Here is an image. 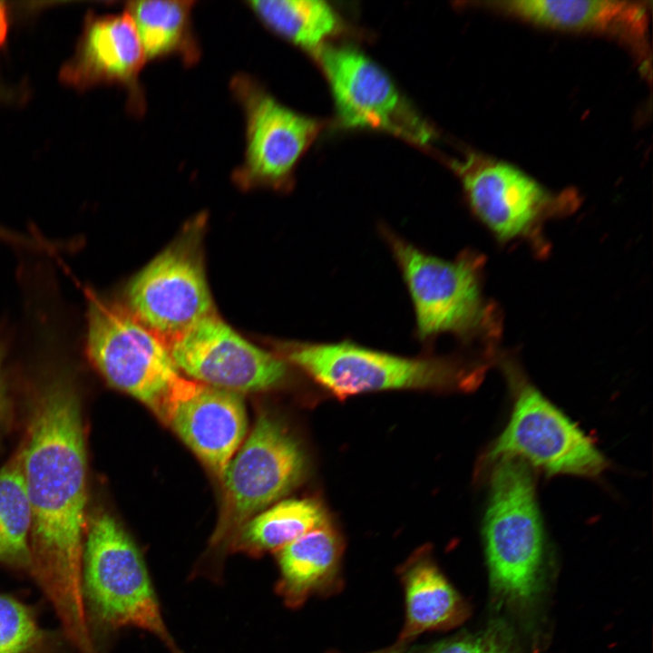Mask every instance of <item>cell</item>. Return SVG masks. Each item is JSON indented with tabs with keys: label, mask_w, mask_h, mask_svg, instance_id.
<instances>
[{
	"label": "cell",
	"mask_w": 653,
	"mask_h": 653,
	"mask_svg": "<svg viewBox=\"0 0 653 653\" xmlns=\"http://www.w3.org/2000/svg\"><path fill=\"white\" fill-rule=\"evenodd\" d=\"M454 168L471 209L502 240L529 232L554 204L541 184L506 162L471 154Z\"/></svg>",
	"instance_id": "5bb4252c"
},
{
	"label": "cell",
	"mask_w": 653,
	"mask_h": 653,
	"mask_svg": "<svg viewBox=\"0 0 653 653\" xmlns=\"http://www.w3.org/2000/svg\"><path fill=\"white\" fill-rule=\"evenodd\" d=\"M59 638L42 627L30 606L0 593V653H55Z\"/></svg>",
	"instance_id": "603a6c76"
},
{
	"label": "cell",
	"mask_w": 653,
	"mask_h": 653,
	"mask_svg": "<svg viewBox=\"0 0 653 653\" xmlns=\"http://www.w3.org/2000/svg\"><path fill=\"white\" fill-rule=\"evenodd\" d=\"M4 350L0 341V435L10 427L13 419V405L3 375Z\"/></svg>",
	"instance_id": "d4e9b609"
},
{
	"label": "cell",
	"mask_w": 653,
	"mask_h": 653,
	"mask_svg": "<svg viewBox=\"0 0 653 653\" xmlns=\"http://www.w3.org/2000/svg\"><path fill=\"white\" fill-rule=\"evenodd\" d=\"M205 221L203 214L190 220L125 288L123 306L167 346L216 313L203 260Z\"/></svg>",
	"instance_id": "8992f818"
},
{
	"label": "cell",
	"mask_w": 653,
	"mask_h": 653,
	"mask_svg": "<svg viewBox=\"0 0 653 653\" xmlns=\"http://www.w3.org/2000/svg\"><path fill=\"white\" fill-rule=\"evenodd\" d=\"M8 18L7 9L4 2L0 1V48L4 44L7 35Z\"/></svg>",
	"instance_id": "484cf974"
},
{
	"label": "cell",
	"mask_w": 653,
	"mask_h": 653,
	"mask_svg": "<svg viewBox=\"0 0 653 653\" xmlns=\"http://www.w3.org/2000/svg\"><path fill=\"white\" fill-rule=\"evenodd\" d=\"M315 54L343 126L384 131L417 144L431 141L429 125L406 102L390 76L363 52L325 44Z\"/></svg>",
	"instance_id": "8fae6325"
},
{
	"label": "cell",
	"mask_w": 653,
	"mask_h": 653,
	"mask_svg": "<svg viewBox=\"0 0 653 653\" xmlns=\"http://www.w3.org/2000/svg\"><path fill=\"white\" fill-rule=\"evenodd\" d=\"M246 5L269 30L316 53L339 29L335 9L320 0H251Z\"/></svg>",
	"instance_id": "44dd1931"
},
{
	"label": "cell",
	"mask_w": 653,
	"mask_h": 653,
	"mask_svg": "<svg viewBox=\"0 0 653 653\" xmlns=\"http://www.w3.org/2000/svg\"><path fill=\"white\" fill-rule=\"evenodd\" d=\"M482 531L494 590L508 600L529 599L537 587L544 531L531 468L523 461L493 463Z\"/></svg>",
	"instance_id": "5b68a950"
},
{
	"label": "cell",
	"mask_w": 653,
	"mask_h": 653,
	"mask_svg": "<svg viewBox=\"0 0 653 653\" xmlns=\"http://www.w3.org/2000/svg\"><path fill=\"white\" fill-rule=\"evenodd\" d=\"M31 516L18 450L0 468V566L31 577Z\"/></svg>",
	"instance_id": "7402d4cb"
},
{
	"label": "cell",
	"mask_w": 653,
	"mask_h": 653,
	"mask_svg": "<svg viewBox=\"0 0 653 653\" xmlns=\"http://www.w3.org/2000/svg\"><path fill=\"white\" fill-rule=\"evenodd\" d=\"M278 552L276 592L288 608L300 607L311 595L340 581L343 542L326 523L302 535Z\"/></svg>",
	"instance_id": "e0dca14e"
},
{
	"label": "cell",
	"mask_w": 653,
	"mask_h": 653,
	"mask_svg": "<svg viewBox=\"0 0 653 653\" xmlns=\"http://www.w3.org/2000/svg\"><path fill=\"white\" fill-rule=\"evenodd\" d=\"M192 0L130 1L125 11L136 27L147 60L178 57L194 65L201 55L192 25Z\"/></svg>",
	"instance_id": "d6986e66"
},
{
	"label": "cell",
	"mask_w": 653,
	"mask_h": 653,
	"mask_svg": "<svg viewBox=\"0 0 653 653\" xmlns=\"http://www.w3.org/2000/svg\"><path fill=\"white\" fill-rule=\"evenodd\" d=\"M417 653H512L508 646L492 635L451 638Z\"/></svg>",
	"instance_id": "cb8c5ba5"
},
{
	"label": "cell",
	"mask_w": 653,
	"mask_h": 653,
	"mask_svg": "<svg viewBox=\"0 0 653 653\" xmlns=\"http://www.w3.org/2000/svg\"><path fill=\"white\" fill-rule=\"evenodd\" d=\"M87 354L114 388L159 417L181 377L165 342L121 304L87 293Z\"/></svg>",
	"instance_id": "52a82bcc"
},
{
	"label": "cell",
	"mask_w": 653,
	"mask_h": 653,
	"mask_svg": "<svg viewBox=\"0 0 653 653\" xmlns=\"http://www.w3.org/2000/svg\"><path fill=\"white\" fill-rule=\"evenodd\" d=\"M407 643L403 642L401 640H397L395 644L392 646H389L385 648L380 649L375 652L372 653H404L405 651Z\"/></svg>",
	"instance_id": "83f0119b"
},
{
	"label": "cell",
	"mask_w": 653,
	"mask_h": 653,
	"mask_svg": "<svg viewBox=\"0 0 653 653\" xmlns=\"http://www.w3.org/2000/svg\"><path fill=\"white\" fill-rule=\"evenodd\" d=\"M87 625L95 634L137 628L157 638L171 653H184L164 621L143 557L110 513L88 517L81 575Z\"/></svg>",
	"instance_id": "7a4b0ae2"
},
{
	"label": "cell",
	"mask_w": 653,
	"mask_h": 653,
	"mask_svg": "<svg viewBox=\"0 0 653 653\" xmlns=\"http://www.w3.org/2000/svg\"><path fill=\"white\" fill-rule=\"evenodd\" d=\"M160 418L221 478L247 431L239 394L180 377Z\"/></svg>",
	"instance_id": "4fadbf2b"
},
{
	"label": "cell",
	"mask_w": 653,
	"mask_h": 653,
	"mask_svg": "<svg viewBox=\"0 0 653 653\" xmlns=\"http://www.w3.org/2000/svg\"><path fill=\"white\" fill-rule=\"evenodd\" d=\"M509 377L514 389L512 414L484 463L515 458L550 476H599L609 463L591 438L533 385L513 373Z\"/></svg>",
	"instance_id": "9c48e42d"
},
{
	"label": "cell",
	"mask_w": 653,
	"mask_h": 653,
	"mask_svg": "<svg viewBox=\"0 0 653 653\" xmlns=\"http://www.w3.org/2000/svg\"><path fill=\"white\" fill-rule=\"evenodd\" d=\"M168 348L178 369L190 379L237 394L275 387L288 375L283 358L249 343L217 312L194 324Z\"/></svg>",
	"instance_id": "7c38bea8"
},
{
	"label": "cell",
	"mask_w": 653,
	"mask_h": 653,
	"mask_svg": "<svg viewBox=\"0 0 653 653\" xmlns=\"http://www.w3.org/2000/svg\"><path fill=\"white\" fill-rule=\"evenodd\" d=\"M229 88L244 114L246 141L233 181L246 190L289 189L295 168L318 134L320 122L285 106L247 73L233 75Z\"/></svg>",
	"instance_id": "30bf717a"
},
{
	"label": "cell",
	"mask_w": 653,
	"mask_h": 653,
	"mask_svg": "<svg viewBox=\"0 0 653 653\" xmlns=\"http://www.w3.org/2000/svg\"><path fill=\"white\" fill-rule=\"evenodd\" d=\"M399 573L406 612L399 640L408 644L425 631L451 628L463 619V602L439 570L428 550L414 552Z\"/></svg>",
	"instance_id": "ac0fdd59"
},
{
	"label": "cell",
	"mask_w": 653,
	"mask_h": 653,
	"mask_svg": "<svg viewBox=\"0 0 653 653\" xmlns=\"http://www.w3.org/2000/svg\"><path fill=\"white\" fill-rule=\"evenodd\" d=\"M328 523L313 499H289L253 516L239 531L231 548L252 556L278 551L307 532Z\"/></svg>",
	"instance_id": "ffe728a7"
},
{
	"label": "cell",
	"mask_w": 653,
	"mask_h": 653,
	"mask_svg": "<svg viewBox=\"0 0 653 653\" xmlns=\"http://www.w3.org/2000/svg\"><path fill=\"white\" fill-rule=\"evenodd\" d=\"M307 471L305 452L281 422L261 414L236 452L222 480V504L207 557L190 579H223L222 559L240 528L256 513L294 489Z\"/></svg>",
	"instance_id": "3957f363"
},
{
	"label": "cell",
	"mask_w": 653,
	"mask_h": 653,
	"mask_svg": "<svg viewBox=\"0 0 653 653\" xmlns=\"http://www.w3.org/2000/svg\"><path fill=\"white\" fill-rule=\"evenodd\" d=\"M277 355L338 396L393 389L466 390L481 369L445 356L405 357L348 340L283 341Z\"/></svg>",
	"instance_id": "277c9868"
},
{
	"label": "cell",
	"mask_w": 653,
	"mask_h": 653,
	"mask_svg": "<svg viewBox=\"0 0 653 653\" xmlns=\"http://www.w3.org/2000/svg\"><path fill=\"white\" fill-rule=\"evenodd\" d=\"M407 287L415 335L428 343L441 334L466 337L483 326L479 261L472 254L445 260L417 248L385 225L379 227Z\"/></svg>",
	"instance_id": "ba28073f"
},
{
	"label": "cell",
	"mask_w": 653,
	"mask_h": 653,
	"mask_svg": "<svg viewBox=\"0 0 653 653\" xmlns=\"http://www.w3.org/2000/svg\"><path fill=\"white\" fill-rule=\"evenodd\" d=\"M0 239H4L5 240L15 242V243H31L32 241L28 239H25L20 235L15 234L12 231H9L0 226Z\"/></svg>",
	"instance_id": "4316f807"
},
{
	"label": "cell",
	"mask_w": 653,
	"mask_h": 653,
	"mask_svg": "<svg viewBox=\"0 0 653 653\" xmlns=\"http://www.w3.org/2000/svg\"><path fill=\"white\" fill-rule=\"evenodd\" d=\"M495 9L546 27L608 34L645 52V3L613 0H512L489 2Z\"/></svg>",
	"instance_id": "2e32d148"
},
{
	"label": "cell",
	"mask_w": 653,
	"mask_h": 653,
	"mask_svg": "<svg viewBox=\"0 0 653 653\" xmlns=\"http://www.w3.org/2000/svg\"><path fill=\"white\" fill-rule=\"evenodd\" d=\"M18 452L31 516V578L66 640L85 653L92 647L81 587L87 455L79 394L66 375L49 376L35 391Z\"/></svg>",
	"instance_id": "6da1fadb"
},
{
	"label": "cell",
	"mask_w": 653,
	"mask_h": 653,
	"mask_svg": "<svg viewBox=\"0 0 653 653\" xmlns=\"http://www.w3.org/2000/svg\"><path fill=\"white\" fill-rule=\"evenodd\" d=\"M146 61L136 27L126 11L93 16L86 24L79 48L64 66L62 76L80 87L122 85L127 89L132 112L141 115L145 96L140 74Z\"/></svg>",
	"instance_id": "9a60e30c"
}]
</instances>
